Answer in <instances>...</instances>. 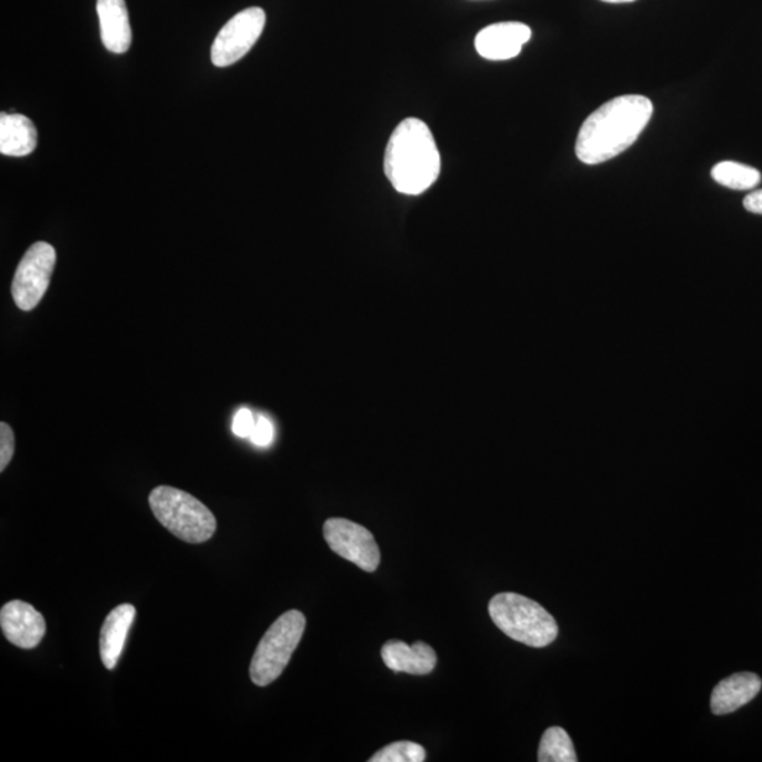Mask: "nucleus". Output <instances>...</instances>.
<instances>
[{"label":"nucleus","mask_w":762,"mask_h":762,"mask_svg":"<svg viewBox=\"0 0 762 762\" xmlns=\"http://www.w3.org/2000/svg\"><path fill=\"white\" fill-rule=\"evenodd\" d=\"M305 615L289 610L265 631L250 664V680L258 686H268L283 673L305 631Z\"/></svg>","instance_id":"5"},{"label":"nucleus","mask_w":762,"mask_h":762,"mask_svg":"<svg viewBox=\"0 0 762 762\" xmlns=\"http://www.w3.org/2000/svg\"><path fill=\"white\" fill-rule=\"evenodd\" d=\"M654 107L643 96H623L605 102L584 120L576 139V156L594 166L618 158L640 138Z\"/></svg>","instance_id":"1"},{"label":"nucleus","mask_w":762,"mask_h":762,"mask_svg":"<svg viewBox=\"0 0 762 762\" xmlns=\"http://www.w3.org/2000/svg\"><path fill=\"white\" fill-rule=\"evenodd\" d=\"M38 148V129L24 114H0V153L24 158Z\"/></svg>","instance_id":"15"},{"label":"nucleus","mask_w":762,"mask_h":762,"mask_svg":"<svg viewBox=\"0 0 762 762\" xmlns=\"http://www.w3.org/2000/svg\"><path fill=\"white\" fill-rule=\"evenodd\" d=\"M489 614L505 635L521 644L542 649L557 640L555 619L541 604L521 594H495L490 600Z\"/></svg>","instance_id":"3"},{"label":"nucleus","mask_w":762,"mask_h":762,"mask_svg":"<svg viewBox=\"0 0 762 762\" xmlns=\"http://www.w3.org/2000/svg\"><path fill=\"white\" fill-rule=\"evenodd\" d=\"M255 419L253 412L248 409H242L234 415L232 431L239 438H250L253 432Z\"/></svg>","instance_id":"21"},{"label":"nucleus","mask_w":762,"mask_h":762,"mask_svg":"<svg viewBox=\"0 0 762 762\" xmlns=\"http://www.w3.org/2000/svg\"><path fill=\"white\" fill-rule=\"evenodd\" d=\"M265 13L262 8H249L234 14L219 31L211 50L215 67H229L243 59L262 36Z\"/></svg>","instance_id":"7"},{"label":"nucleus","mask_w":762,"mask_h":762,"mask_svg":"<svg viewBox=\"0 0 762 762\" xmlns=\"http://www.w3.org/2000/svg\"><path fill=\"white\" fill-rule=\"evenodd\" d=\"M149 503L159 523L188 544H201L215 534V515L194 495L180 489L159 487L150 493Z\"/></svg>","instance_id":"4"},{"label":"nucleus","mask_w":762,"mask_h":762,"mask_svg":"<svg viewBox=\"0 0 762 762\" xmlns=\"http://www.w3.org/2000/svg\"><path fill=\"white\" fill-rule=\"evenodd\" d=\"M97 12L101 39L108 51L123 54L132 46V29L124 0H98Z\"/></svg>","instance_id":"13"},{"label":"nucleus","mask_w":762,"mask_h":762,"mask_svg":"<svg viewBox=\"0 0 762 762\" xmlns=\"http://www.w3.org/2000/svg\"><path fill=\"white\" fill-rule=\"evenodd\" d=\"M56 249L47 242L31 244L20 260L12 283L14 304L22 311H33L49 290L53 275Z\"/></svg>","instance_id":"6"},{"label":"nucleus","mask_w":762,"mask_h":762,"mask_svg":"<svg viewBox=\"0 0 762 762\" xmlns=\"http://www.w3.org/2000/svg\"><path fill=\"white\" fill-rule=\"evenodd\" d=\"M384 172L400 194L421 195L434 186L441 156L425 122L407 118L394 129L385 148Z\"/></svg>","instance_id":"2"},{"label":"nucleus","mask_w":762,"mask_h":762,"mask_svg":"<svg viewBox=\"0 0 762 762\" xmlns=\"http://www.w3.org/2000/svg\"><path fill=\"white\" fill-rule=\"evenodd\" d=\"M427 760V751L422 745L412 741H397L381 749L370 762H422Z\"/></svg>","instance_id":"18"},{"label":"nucleus","mask_w":762,"mask_h":762,"mask_svg":"<svg viewBox=\"0 0 762 762\" xmlns=\"http://www.w3.org/2000/svg\"><path fill=\"white\" fill-rule=\"evenodd\" d=\"M381 658L389 670L410 675H428L435 670L438 662L434 649L421 641L414 645L404 641H388L381 649Z\"/></svg>","instance_id":"11"},{"label":"nucleus","mask_w":762,"mask_h":762,"mask_svg":"<svg viewBox=\"0 0 762 762\" xmlns=\"http://www.w3.org/2000/svg\"><path fill=\"white\" fill-rule=\"evenodd\" d=\"M14 434L7 422L0 424V472L8 468L14 455Z\"/></svg>","instance_id":"19"},{"label":"nucleus","mask_w":762,"mask_h":762,"mask_svg":"<svg viewBox=\"0 0 762 762\" xmlns=\"http://www.w3.org/2000/svg\"><path fill=\"white\" fill-rule=\"evenodd\" d=\"M249 440L252 441L254 445L262 448L269 447L274 440V427L271 424V421L263 415L258 417V419H255L252 435H250Z\"/></svg>","instance_id":"20"},{"label":"nucleus","mask_w":762,"mask_h":762,"mask_svg":"<svg viewBox=\"0 0 762 762\" xmlns=\"http://www.w3.org/2000/svg\"><path fill=\"white\" fill-rule=\"evenodd\" d=\"M134 618V605L120 604L103 621L101 636H99V652L107 670H113L117 666Z\"/></svg>","instance_id":"14"},{"label":"nucleus","mask_w":762,"mask_h":762,"mask_svg":"<svg viewBox=\"0 0 762 762\" xmlns=\"http://www.w3.org/2000/svg\"><path fill=\"white\" fill-rule=\"evenodd\" d=\"M762 681L751 672L734 673L713 689L710 708L718 716L735 712L759 695Z\"/></svg>","instance_id":"12"},{"label":"nucleus","mask_w":762,"mask_h":762,"mask_svg":"<svg viewBox=\"0 0 762 762\" xmlns=\"http://www.w3.org/2000/svg\"><path fill=\"white\" fill-rule=\"evenodd\" d=\"M743 205L749 212L762 215V190H756L745 197Z\"/></svg>","instance_id":"22"},{"label":"nucleus","mask_w":762,"mask_h":762,"mask_svg":"<svg viewBox=\"0 0 762 762\" xmlns=\"http://www.w3.org/2000/svg\"><path fill=\"white\" fill-rule=\"evenodd\" d=\"M713 180L718 184L732 188V190H751L760 184L761 172L735 161H722L713 167Z\"/></svg>","instance_id":"16"},{"label":"nucleus","mask_w":762,"mask_h":762,"mask_svg":"<svg viewBox=\"0 0 762 762\" xmlns=\"http://www.w3.org/2000/svg\"><path fill=\"white\" fill-rule=\"evenodd\" d=\"M530 39L531 29L524 23H495L480 31L474 40V47L483 59L504 61L519 56Z\"/></svg>","instance_id":"10"},{"label":"nucleus","mask_w":762,"mask_h":762,"mask_svg":"<svg viewBox=\"0 0 762 762\" xmlns=\"http://www.w3.org/2000/svg\"><path fill=\"white\" fill-rule=\"evenodd\" d=\"M323 537L333 552L364 572L372 573L379 568L381 555L378 542L363 525L344 519H329L323 525Z\"/></svg>","instance_id":"8"},{"label":"nucleus","mask_w":762,"mask_h":762,"mask_svg":"<svg viewBox=\"0 0 762 762\" xmlns=\"http://www.w3.org/2000/svg\"><path fill=\"white\" fill-rule=\"evenodd\" d=\"M540 762H576L575 748L569 734L562 728L548 729L542 735L540 750Z\"/></svg>","instance_id":"17"},{"label":"nucleus","mask_w":762,"mask_h":762,"mask_svg":"<svg viewBox=\"0 0 762 762\" xmlns=\"http://www.w3.org/2000/svg\"><path fill=\"white\" fill-rule=\"evenodd\" d=\"M605 3H630L635 2V0H602Z\"/></svg>","instance_id":"23"},{"label":"nucleus","mask_w":762,"mask_h":762,"mask_svg":"<svg viewBox=\"0 0 762 762\" xmlns=\"http://www.w3.org/2000/svg\"><path fill=\"white\" fill-rule=\"evenodd\" d=\"M0 628L4 636L19 649H36L46 634V621L33 605L13 600L0 612Z\"/></svg>","instance_id":"9"}]
</instances>
